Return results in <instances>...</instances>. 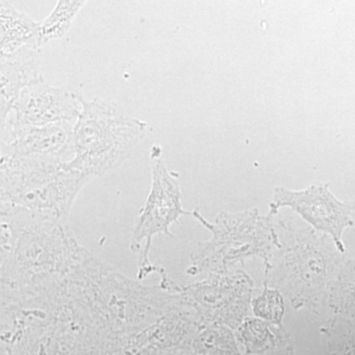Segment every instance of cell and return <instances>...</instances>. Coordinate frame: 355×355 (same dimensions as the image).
Returning <instances> with one entry per match:
<instances>
[{
	"label": "cell",
	"instance_id": "30bf717a",
	"mask_svg": "<svg viewBox=\"0 0 355 355\" xmlns=\"http://www.w3.org/2000/svg\"><path fill=\"white\" fill-rule=\"evenodd\" d=\"M39 51L25 49L14 55H0V141L10 139V114L23 89L42 78Z\"/></svg>",
	"mask_w": 355,
	"mask_h": 355
},
{
	"label": "cell",
	"instance_id": "9a60e30c",
	"mask_svg": "<svg viewBox=\"0 0 355 355\" xmlns=\"http://www.w3.org/2000/svg\"><path fill=\"white\" fill-rule=\"evenodd\" d=\"M251 309L258 319L275 328H284L282 322L286 314V305L284 295L277 289L263 284L260 295L252 299Z\"/></svg>",
	"mask_w": 355,
	"mask_h": 355
},
{
	"label": "cell",
	"instance_id": "6da1fadb",
	"mask_svg": "<svg viewBox=\"0 0 355 355\" xmlns=\"http://www.w3.org/2000/svg\"><path fill=\"white\" fill-rule=\"evenodd\" d=\"M279 247L266 266L263 284L277 289L296 310L316 311L329 301L342 265L328 236L313 230L297 216H275Z\"/></svg>",
	"mask_w": 355,
	"mask_h": 355
},
{
	"label": "cell",
	"instance_id": "9c48e42d",
	"mask_svg": "<svg viewBox=\"0 0 355 355\" xmlns=\"http://www.w3.org/2000/svg\"><path fill=\"white\" fill-rule=\"evenodd\" d=\"M73 127L72 123H60L44 127L10 128L8 155L64 164L74 156Z\"/></svg>",
	"mask_w": 355,
	"mask_h": 355
},
{
	"label": "cell",
	"instance_id": "ba28073f",
	"mask_svg": "<svg viewBox=\"0 0 355 355\" xmlns=\"http://www.w3.org/2000/svg\"><path fill=\"white\" fill-rule=\"evenodd\" d=\"M81 105L78 93L46 83L43 77L23 89L9 121L10 128L76 123Z\"/></svg>",
	"mask_w": 355,
	"mask_h": 355
},
{
	"label": "cell",
	"instance_id": "7c38bea8",
	"mask_svg": "<svg viewBox=\"0 0 355 355\" xmlns=\"http://www.w3.org/2000/svg\"><path fill=\"white\" fill-rule=\"evenodd\" d=\"M236 338L242 343L245 355L268 354L291 336L286 329L275 328L256 317H248L236 330Z\"/></svg>",
	"mask_w": 355,
	"mask_h": 355
},
{
	"label": "cell",
	"instance_id": "52a82bcc",
	"mask_svg": "<svg viewBox=\"0 0 355 355\" xmlns=\"http://www.w3.org/2000/svg\"><path fill=\"white\" fill-rule=\"evenodd\" d=\"M254 282L241 270L209 275L184 287L182 295L197 311L202 324H219L237 330L249 317Z\"/></svg>",
	"mask_w": 355,
	"mask_h": 355
},
{
	"label": "cell",
	"instance_id": "5b68a950",
	"mask_svg": "<svg viewBox=\"0 0 355 355\" xmlns=\"http://www.w3.org/2000/svg\"><path fill=\"white\" fill-rule=\"evenodd\" d=\"M150 163L153 176L150 193L140 212L132 239V249L135 253L140 252L142 241H146L140 258V277H146L151 270H157L149 261V252L154 236H172L170 226L182 216L191 214L182 205L179 177L176 173L168 169L163 160L160 146H153L151 148Z\"/></svg>",
	"mask_w": 355,
	"mask_h": 355
},
{
	"label": "cell",
	"instance_id": "4fadbf2b",
	"mask_svg": "<svg viewBox=\"0 0 355 355\" xmlns=\"http://www.w3.org/2000/svg\"><path fill=\"white\" fill-rule=\"evenodd\" d=\"M191 342L198 355H242L234 331L223 324H202Z\"/></svg>",
	"mask_w": 355,
	"mask_h": 355
},
{
	"label": "cell",
	"instance_id": "7a4b0ae2",
	"mask_svg": "<svg viewBox=\"0 0 355 355\" xmlns=\"http://www.w3.org/2000/svg\"><path fill=\"white\" fill-rule=\"evenodd\" d=\"M81 110L73 127L74 156L64 168L89 179L120 167L144 139L147 123L107 99L87 100L78 93Z\"/></svg>",
	"mask_w": 355,
	"mask_h": 355
},
{
	"label": "cell",
	"instance_id": "5bb4252c",
	"mask_svg": "<svg viewBox=\"0 0 355 355\" xmlns=\"http://www.w3.org/2000/svg\"><path fill=\"white\" fill-rule=\"evenodd\" d=\"M84 1H65L60 0L50 15L40 24L39 46L41 48L53 40L62 38L69 31L72 23L85 6Z\"/></svg>",
	"mask_w": 355,
	"mask_h": 355
},
{
	"label": "cell",
	"instance_id": "277c9868",
	"mask_svg": "<svg viewBox=\"0 0 355 355\" xmlns=\"http://www.w3.org/2000/svg\"><path fill=\"white\" fill-rule=\"evenodd\" d=\"M64 164L8 155L0 169V187L14 200L36 210L42 218L62 223L76 196L90 180L81 173L67 169Z\"/></svg>",
	"mask_w": 355,
	"mask_h": 355
},
{
	"label": "cell",
	"instance_id": "8fae6325",
	"mask_svg": "<svg viewBox=\"0 0 355 355\" xmlns=\"http://www.w3.org/2000/svg\"><path fill=\"white\" fill-rule=\"evenodd\" d=\"M40 24L10 2L0 1V55H14L25 49L40 51Z\"/></svg>",
	"mask_w": 355,
	"mask_h": 355
},
{
	"label": "cell",
	"instance_id": "2e32d148",
	"mask_svg": "<svg viewBox=\"0 0 355 355\" xmlns=\"http://www.w3.org/2000/svg\"><path fill=\"white\" fill-rule=\"evenodd\" d=\"M266 355H295V350H294L291 338H289L288 340H284L277 349L272 350Z\"/></svg>",
	"mask_w": 355,
	"mask_h": 355
},
{
	"label": "cell",
	"instance_id": "8992f818",
	"mask_svg": "<svg viewBox=\"0 0 355 355\" xmlns=\"http://www.w3.org/2000/svg\"><path fill=\"white\" fill-rule=\"evenodd\" d=\"M268 207L275 214L279 209H291L313 230L331 237L340 253L345 252L343 234L354 224L355 202L338 200L328 184H313L297 191L277 187Z\"/></svg>",
	"mask_w": 355,
	"mask_h": 355
},
{
	"label": "cell",
	"instance_id": "3957f363",
	"mask_svg": "<svg viewBox=\"0 0 355 355\" xmlns=\"http://www.w3.org/2000/svg\"><path fill=\"white\" fill-rule=\"evenodd\" d=\"M191 216L211 233L210 239L200 243L191 254L188 270L191 275H226L237 263L244 265L248 259H261L266 268L279 247L272 212L261 216L257 209L221 211L214 222L207 220L198 210H193Z\"/></svg>",
	"mask_w": 355,
	"mask_h": 355
}]
</instances>
